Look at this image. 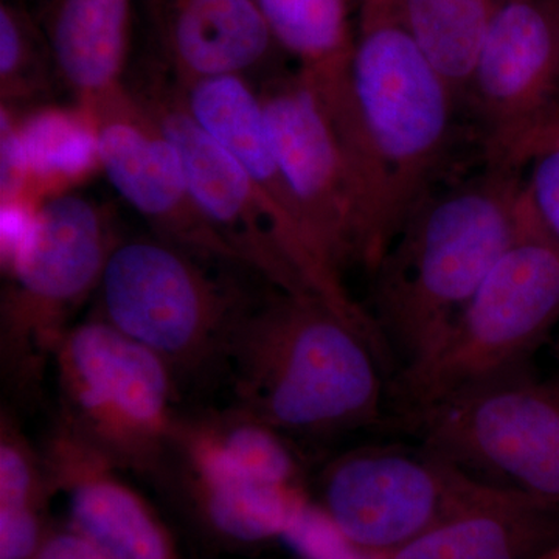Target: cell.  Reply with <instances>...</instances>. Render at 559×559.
<instances>
[{
    "mask_svg": "<svg viewBox=\"0 0 559 559\" xmlns=\"http://www.w3.org/2000/svg\"><path fill=\"white\" fill-rule=\"evenodd\" d=\"M559 145V117L551 120L549 124L543 128L538 134L533 138L532 142L525 150L524 162L528 164L532 159L533 154L538 153L539 150L546 148V146Z\"/></svg>",
    "mask_w": 559,
    "mask_h": 559,
    "instance_id": "83f0119b",
    "label": "cell"
},
{
    "mask_svg": "<svg viewBox=\"0 0 559 559\" xmlns=\"http://www.w3.org/2000/svg\"><path fill=\"white\" fill-rule=\"evenodd\" d=\"M272 146L301 215L337 274L364 266L367 209L352 154L329 106L304 72L271 73L255 84Z\"/></svg>",
    "mask_w": 559,
    "mask_h": 559,
    "instance_id": "30bf717a",
    "label": "cell"
},
{
    "mask_svg": "<svg viewBox=\"0 0 559 559\" xmlns=\"http://www.w3.org/2000/svg\"><path fill=\"white\" fill-rule=\"evenodd\" d=\"M200 426L226 462L250 479L275 487H301L299 465L277 430L245 412Z\"/></svg>",
    "mask_w": 559,
    "mask_h": 559,
    "instance_id": "cb8c5ba5",
    "label": "cell"
},
{
    "mask_svg": "<svg viewBox=\"0 0 559 559\" xmlns=\"http://www.w3.org/2000/svg\"><path fill=\"white\" fill-rule=\"evenodd\" d=\"M283 539L304 559H381L349 543L325 513L311 502Z\"/></svg>",
    "mask_w": 559,
    "mask_h": 559,
    "instance_id": "d4e9b609",
    "label": "cell"
},
{
    "mask_svg": "<svg viewBox=\"0 0 559 559\" xmlns=\"http://www.w3.org/2000/svg\"><path fill=\"white\" fill-rule=\"evenodd\" d=\"M119 241L97 202L68 193L33 210L20 240L2 253L0 364L17 399L38 395L73 316L98 290Z\"/></svg>",
    "mask_w": 559,
    "mask_h": 559,
    "instance_id": "5b68a950",
    "label": "cell"
},
{
    "mask_svg": "<svg viewBox=\"0 0 559 559\" xmlns=\"http://www.w3.org/2000/svg\"><path fill=\"white\" fill-rule=\"evenodd\" d=\"M559 543V507L498 489L381 559H532Z\"/></svg>",
    "mask_w": 559,
    "mask_h": 559,
    "instance_id": "d6986e66",
    "label": "cell"
},
{
    "mask_svg": "<svg viewBox=\"0 0 559 559\" xmlns=\"http://www.w3.org/2000/svg\"><path fill=\"white\" fill-rule=\"evenodd\" d=\"M57 69L38 21L13 0L0 3V98L2 106L35 105L50 97Z\"/></svg>",
    "mask_w": 559,
    "mask_h": 559,
    "instance_id": "603a6c76",
    "label": "cell"
},
{
    "mask_svg": "<svg viewBox=\"0 0 559 559\" xmlns=\"http://www.w3.org/2000/svg\"><path fill=\"white\" fill-rule=\"evenodd\" d=\"M546 3L547 9H549L551 16H554L555 22H557V27L559 31V0H547Z\"/></svg>",
    "mask_w": 559,
    "mask_h": 559,
    "instance_id": "f546056e",
    "label": "cell"
},
{
    "mask_svg": "<svg viewBox=\"0 0 559 559\" xmlns=\"http://www.w3.org/2000/svg\"><path fill=\"white\" fill-rule=\"evenodd\" d=\"M70 428L117 466L156 471L175 443L176 377L105 320L73 325L53 358Z\"/></svg>",
    "mask_w": 559,
    "mask_h": 559,
    "instance_id": "52a82bcc",
    "label": "cell"
},
{
    "mask_svg": "<svg viewBox=\"0 0 559 559\" xmlns=\"http://www.w3.org/2000/svg\"><path fill=\"white\" fill-rule=\"evenodd\" d=\"M81 109L94 127L98 160L110 186L156 237L213 263L248 270L202 213L175 145L127 86Z\"/></svg>",
    "mask_w": 559,
    "mask_h": 559,
    "instance_id": "5bb4252c",
    "label": "cell"
},
{
    "mask_svg": "<svg viewBox=\"0 0 559 559\" xmlns=\"http://www.w3.org/2000/svg\"><path fill=\"white\" fill-rule=\"evenodd\" d=\"M275 43L300 61L305 75L336 83L349 73V46L344 0H253Z\"/></svg>",
    "mask_w": 559,
    "mask_h": 559,
    "instance_id": "44dd1931",
    "label": "cell"
},
{
    "mask_svg": "<svg viewBox=\"0 0 559 559\" xmlns=\"http://www.w3.org/2000/svg\"><path fill=\"white\" fill-rule=\"evenodd\" d=\"M426 447L491 487L559 507V384L525 371L407 412Z\"/></svg>",
    "mask_w": 559,
    "mask_h": 559,
    "instance_id": "ba28073f",
    "label": "cell"
},
{
    "mask_svg": "<svg viewBox=\"0 0 559 559\" xmlns=\"http://www.w3.org/2000/svg\"><path fill=\"white\" fill-rule=\"evenodd\" d=\"M124 86L170 139L202 213L237 250L248 270L274 288L308 294L280 253L259 191L229 151L194 120L167 69L153 58L128 75Z\"/></svg>",
    "mask_w": 559,
    "mask_h": 559,
    "instance_id": "4fadbf2b",
    "label": "cell"
},
{
    "mask_svg": "<svg viewBox=\"0 0 559 559\" xmlns=\"http://www.w3.org/2000/svg\"><path fill=\"white\" fill-rule=\"evenodd\" d=\"M213 264L221 263L156 235L120 240L98 286L97 318L159 356L175 377L197 373L224 360L255 300Z\"/></svg>",
    "mask_w": 559,
    "mask_h": 559,
    "instance_id": "8992f818",
    "label": "cell"
},
{
    "mask_svg": "<svg viewBox=\"0 0 559 559\" xmlns=\"http://www.w3.org/2000/svg\"><path fill=\"white\" fill-rule=\"evenodd\" d=\"M532 171L525 182L528 200L540 224L559 249V145L533 154Z\"/></svg>",
    "mask_w": 559,
    "mask_h": 559,
    "instance_id": "484cf974",
    "label": "cell"
},
{
    "mask_svg": "<svg viewBox=\"0 0 559 559\" xmlns=\"http://www.w3.org/2000/svg\"><path fill=\"white\" fill-rule=\"evenodd\" d=\"M32 559H110L86 538L66 527L50 530L43 546Z\"/></svg>",
    "mask_w": 559,
    "mask_h": 559,
    "instance_id": "4316f807",
    "label": "cell"
},
{
    "mask_svg": "<svg viewBox=\"0 0 559 559\" xmlns=\"http://www.w3.org/2000/svg\"><path fill=\"white\" fill-rule=\"evenodd\" d=\"M176 83L194 120L229 151L259 191L280 253L301 289L377 336L374 320L352 299L344 277L326 261L301 215L272 146L255 83L238 75Z\"/></svg>",
    "mask_w": 559,
    "mask_h": 559,
    "instance_id": "8fae6325",
    "label": "cell"
},
{
    "mask_svg": "<svg viewBox=\"0 0 559 559\" xmlns=\"http://www.w3.org/2000/svg\"><path fill=\"white\" fill-rule=\"evenodd\" d=\"M370 5L349 62L348 87L331 102L369 209L374 271L450 145L459 100L404 24Z\"/></svg>",
    "mask_w": 559,
    "mask_h": 559,
    "instance_id": "6da1fadb",
    "label": "cell"
},
{
    "mask_svg": "<svg viewBox=\"0 0 559 559\" xmlns=\"http://www.w3.org/2000/svg\"><path fill=\"white\" fill-rule=\"evenodd\" d=\"M498 489L426 444L373 447L331 463L318 507L358 549L385 557Z\"/></svg>",
    "mask_w": 559,
    "mask_h": 559,
    "instance_id": "9c48e42d",
    "label": "cell"
},
{
    "mask_svg": "<svg viewBox=\"0 0 559 559\" xmlns=\"http://www.w3.org/2000/svg\"><path fill=\"white\" fill-rule=\"evenodd\" d=\"M404 27L465 102L474 66L496 9L489 0H400Z\"/></svg>",
    "mask_w": 559,
    "mask_h": 559,
    "instance_id": "ffe728a7",
    "label": "cell"
},
{
    "mask_svg": "<svg viewBox=\"0 0 559 559\" xmlns=\"http://www.w3.org/2000/svg\"><path fill=\"white\" fill-rule=\"evenodd\" d=\"M156 60L179 83L238 75L252 80L274 51L253 0H139Z\"/></svg>",
    "mask_w": 559,
    "mask_h": 559,
    "instance_id": "2e32d148",
    "label": "cell"
},
{
    "mask_svg": "<svg viewBox=\"0 0 559 559\" xmlns=\"http://www.w3.org/2000/svg\"><path fill=\"white\" fill-rule=\"evenodd\" d=\"M36 21L58 80L75 95L80 108L124 86L132 0H38Z\"/></svg>",
    "mask_w": 559,
    "mask_h": 559,
    "instance_id": "ac0fdd59",
    "label": "cell"
},
{
    "mask_svg": "<svg viewBox=\"0 0 559 559\" xmlns=\"http://www.w3.org/2000/svg\"><path fill=\"white\" fill-rule=\"evenodd\" d=\"M559 320V249L525 190L520 229L450 330L404 367L407 409L432 406L524 371Z\"/></svg>",
    "mask_w": 559,
    "mask_h": 559,
    "instance_id": "277c9868",
    "label": "cell"
},
{
    "mask_svg": "<svg viewBox=\"0 0 559 559\" xmlns=\"http://www.w3.org/2000/svg\"><path fill=\"white\" fill-rule=\"evenodd\" d=\"M532 559H559V543L549 547L547 550L540 551L539 555H536V557Z\"/></svg>",
    "mask_w": 559,
    "mask_h": 559,
    "instance_id": "f1b7e54d",
    "label": "cell"
},
{
    "mask_svg": "<svg viewBox=\"0 0 559 559\" xmlns=\"http://www.w3.org/2000/svg\"><path fill=\"white\" fill-rule=\"evenodd\" d=\"M16 121L28 178H70L100 165L94 127L83 109L43 108Z\"/></svg>",
    "mask_w": 559,
    "mask_h": 559,
    "instance_id": "7402d4cb",
    "label": "cell"
},
{
    "mask_svg": "<svg viewBox=\"0 0 559 559\" xmlns=\"http://www.w3.org/2000/svg\"><path fill=\"white\" fill-rule=\"evenodd\" d=\"M518 171L491 167L480 178L426 194L374 271L377 320L417 362L450 330L516 237L525 207Z\"/></svg>",
    "mask_w": 559,
    "mask_h": 559,
    "instance_id": "3957f363",
    "label": "cell"
},
{
    "mask_svg": "<svg viewBox=\"0 0 559 559\" xmlns=\"http://www.w3.org/2000/svg\"><path fill=\"white\" fill-rule=\"evenodd\" d=\"M207 525L223 538L255 544L282 538L310 503L304 487H275L250 479L226 462L200 423L176 429Z\"/></svg>",
    "mask_w": 559,
    "mask_h": 559,
    "instance_id": "e0dca14e",
    "label": "cell"
},
{
    "mask_svg": "<svg viewBox=\"0 0 559 559\" xmlns=\"http://www.w3.org/2000/svg\"><path fill=\"white\" fill-rule=\"evenodd\" d=\"M44 463L53 492L68 506L69 528L110 559H180L175 540L119 466L61 421L50 433Z\"/></svg>",
    "mask_w": 559,
    "mask_h": 559,
    "instance_id": "9a60e30c",
    "label": "cell"
},
{
    "mask_svg": "<svg viewBox=\"0 0 559 559\" xmlns=\"http://www.w3.org/2000/svg\"><path fill=\"white\" fill-rule=\"evenodd\" d=\"M465 102L488 165L520 170L528 143L559 117V31L546 3L509 0L496 9Z\"/></svg>",
    "mask_w": 559,
    "mask_h": 559,
    "instance_id": "7c38bea8",
    "label": "cell"
},
{
    "mask_svg": "<svg viewBox=\"0 0 559 559\" xmlns=\"http://www.w3.org/2000/svg\"><path fill=\"white\" fill-rule=\"evenodd\" d=\"M380 341L312 294L277 289L231 331L224 360L241 412L282 432H345L377 421Z\"/></svg>",
    "mask_w": 559,
    "mask_h": 559,
    "instance_id": "7a4b0ae2",
    "label": "cell"
}]
</instances>
